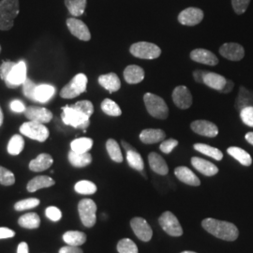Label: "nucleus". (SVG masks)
Segmentation results:
<instances>
[{"label":"nucleus","mask_w":253,"mask_h":253,"mask_svg":"<svg viewBox=\"0 0 253 253\" xmlns=\"http://www.w3.org/2000/svg\"><path fill=\"white\" fill-rule=\"evenodd\" d=\"M202 226L204 227L209 234L216 236L219 239L226 241H235L238 237V229L235 224L217 220L215 218H206L202 221Z\"/></svg>","instance_id":"f257e3e1"},{"label":"nucleus","mask_w":253,"mask_h":253,"mask_svg":"<svg viewBox=\"0 0 253 253\" xmlns=\"http://www.w3.org/2000/svg\"><path fill=\"white\" fill-rule=\"evenodd\" d=\"M19 14L18 0L0 1V30L7 31L11 29L14 19Z\"/></svg>","instance_id":"f03ea898"},{"label":"nucleus","mask_w":253,"mask_h":253,"mask_svg":"<svg viewBox=\"0 0 253 253\" xmlns=\"http://www.w3.org/2000/svg\"><path fill=\"white\" fill-rule=\"evenodd\" d=\"M145 107L150 116L158 119H166L169 115V109L163 98L152 94L146 93L144 96Z\"/></svg>","instance_id":"7ed1b4c3"},{"label":"nucleus","mask_w":253,"mask_h":253,"mask_svg":"<svg viewBox=\"0 0 253 253\" xmlns=\"http://www.w3.org/2000/svg\"><path fill=\"white\" fill-rule=\"evenodd\" d=\"M63 113L61 115L62 121L65 125L72 126L76 128L85 129L90 124L89 117L85 116L80 111L73 108V106L63 107Z\"/></svg>","instance_id":"20e7f679"},{"label":"nucleus","mask_w":253,"mask_h":253,"mask_svg":"<svg viewBox=\"0 0 253 253\" xmlns=\"http://www.w3.org/2000/svg\"><path fill=\"white\" fill-rule=\"evenodd\" d=\"M87 85V77L84 73L75 75L72 81L67 84L60 91V97L63 99H74L85 92Z\"/></svg>","instance_id":"39448f33"},{"label":"nucleus","mask_w":253,"mask_h":253,"mask_svg":"<svg viewBox=\"0 0 253 253\" xmlns=\"http://www.w3.org/2000/svg\"><path fill=\"white\" fill-rule=\"evenodd\" d=\"M129 51L133 56L142 59H156L162 54V50L159 46L146 42L132 44L129 48Z\"/></svg>","instance_id":"423d86ee"},{"label":"nucleus","mask_w":253,"mask_h":253,"mask_svg":"<svg viewBox=\"0 0 253 253\" xmlns=\"http://www.w3.org/2000/svg\"><path fill=\"white\" fill-rule=\"evenodd\" d=\"M22 134L38 142H45L49 137V129L43 124L35 121H28L20 126Z\"/></svg>","instance_id":"0eeeda50"},{"label":"nucleus","mask_w":253,"mask_h":253,"mask_svg":"<svg viewBox=\"0 0 253 253\" xmlns=\"http://www.w3.org/2000/svg\"><path fill=\"white\" fill-rule=\"evenodd\" d=\"M78 211L82 223L87 228L95 225L97 220V205L91 199H83L78 204Z\"/></svg>","instance_id":"6e6552de"},{"label":"nucleus","mask_w":253,"mask_h":253,"mask_svg":"<svg viewBox=\"0 0 253 253\" xmlns=\"http://www.w3.org/2000/svg\"><path fill=\"white\" fill-rule=\"evenodd\" d=\"M160 225L162 226L164 232L171 236H181L183 235V229L181 224L172 212L166 211L159 218Z\"/></svg>","instance_id":"1a4fd4ad"},{"label":"nucleus","mask_w":253,"mask_h":253,"mask_svg":"<svg viewBox=\"0 0 253 253\" xmlns=\"http://www.w3.org/2000/svg\"><path fill=\"white\" fill-rule=\"evenodd\" d=\"M27 79V65L25 61H20L14 65L5 83L9 88H17Z\"/></svg>","instance_id":"9d476101"},{"label":"nucleus","mask_w":253,"mask_h":253,"mask_svg":"<svg viewBox=\"0 0 253 253\" xmlns=\"http://www.w3.org/2000/svg\"><path fill=\"white\" fill-rule=\"evenodd\" d=\"M130 226L133 233L140 240L147 242L152 238L153 231L145 218L139 217L132 218L130 220Z\"/></svg>","instance_id":"9b49d317"},{"label":"nucleus","mask_w":253,"mask_h":253,"mask_svg":"<svg viewBox=\"0 0 253 253\" xmlns=\"http://www.w3.org/2000/svg\"><path fill=\"white\" fill-rule=\"evenodd\" d=\"M66 24L73 36L84 42H88L90 40V31L87 26L81 20L76 18L67 19Z\"/></svg>","instance_id":"f8f14e48"},{"label":"nucleus","mask_w":253,"mask_h":253,"mask_svg":"<svg viewBox=\"0 0 253 253\" xmlns=\"http://www.w3.org/2000/svg\"><path fill=\"white\" fill-rule=\"evenodd\" d=\"M24 114L29 121H35L42 124L49 123L53 119V114L50 110L38 106L27 107Z\"/></svg>","instance_id":"ddd939ff"},{"label":"nucleus","mask_w":253,"mask_h":253,"mask_svg":"<svg viewBox=\"0 0 253 253\" xmlns=\"http://www.w3.org/2000/svg\"><path fill=\"white\" fill-rule=\"evenodd\" d=\"M204 19V11L198 8H188L182 10L178 15L181 25L193 27L200 24Z\"/></svg>","instance_id":"4468645a"},{"label":"nucleus","mask_w":253,"mask_h":253,"mask_svg":"<svg viewBox=\"0 0 253 253\" xmlns=\"http://www.w3.org/2000/svg\"><path fill=\"white\" fill-rule=\"evenodd\" d=\"M172 100L178 108L186 110L192 104V96L187 86L178 85L172 91Z\"/></svg>","instance_id":"2eb2a0df"},{"label":"nucleus","mask_w":253,"mask_h":253,"mask_svg":"<svg viewBox=\"0 0 253 253\" xmlns=\"http://www.w3.org/2000/svg\"><path fill=\"white\" fill-rule=\"evenodd\" d=\"M219 54L229 60L239 61L244 57V48L238 43L229 42L223 44L219 48Z\"/></svg>","instance_id":"dca6fc26"},{"label":"nucleus","mask_w":253,"mask_h":253,"mask_svg":"<svg viewBox=\"0 0 253 253\" xmlns=\"http://www.w3.org/2000/svg\"><path fill=\"white\" fill-rule=\"evenodd\" d=\"M191 129L199 134V135L206 136V137H216L218 133L217 126L208 120H196L193 121L190 125Z\"/></svg>","instance_id":"f3484780"},{"label":"nucleus","mask_w":253,"mask_h":253,"mask_svg":"<svg viewBox=\"0 0 253 253\" xmlns=\"http://www.w3.org/2000/svg\"><path fill=\"white\" fill-rule=\"evenodd\" d=\"M190 58L198 63L205 64L208 66H216L218 63L216 54L208 51L207 49H195L190 53Z\"/></svg>","instance_id":"a211bd4d"},{"label":"nucleus","mask_w":253,"mask_h":253,"mask_svg":"<svg viewBox=\"0 0 253 253\" xmlns=\"http://www.w3.org/2000/svg\"><path fill=\"white\" fill-rule=\"evenodd\" d=\"M191 164L198 172L207 176H213L218 172V168L215 164L198 157H193L191 159Z\"/></svg>","instance_id":"6ab92c4d"},{"label":"nucleus","mask_w":253,"mask_h":253,"mask_svg":"<svg viewBox=\"0 0 253 253\" xmlns=\"http://www.w3.org/2000/svg\"><path fill=\"white\" fill-rule=\"evenodd\" d=\"M174 174L175 176L183 183L193 186V187H198L201 184V181L197 177V175L192 172L188 167L185 166H180L175 168L174 170Z\"/></svg>","instance_id":"aec40b11"},{"label":"nucleus","mask_w":253,"mask_h":253,"mask_svg":"<svg viewBox=\"0 0 253 253\" xmlns=\"http://www.w3.org/2000/svg\"><path fill=\"white\" fill-rule=\"evenodd\" d=\"M54 163L52 156L49 154H40L36 159L29 163V169L33 172H42L49 169Z\"/></svg>","instance_id":"412c9836"},{"label":"nucleus","mask_w":253,"mask_h":253,"mask_svg":"<svg viewBox=\"0 0 253 253\" xmlns=\"http://www.w3.org/2000/svg\"><path fill=\"white\" fill-rule=\"evenodd\" d=\"M148 163L152 171L161 175H166L169 172V168L163 157L156 152L148 155Z\"/></svg>","instance_id":"4be33fe9"},{"label":"nucleus","mask_w":253,"mask_h":253,"mask_svg":"<svg viewBox=\"0 0 253 253\" xmlns=\"http://www.w3.org/2000/svg\"><path fill=\"white\" fill-rule=\"evenodd\" d=\"M99 84L100 85L108 90L110 93L117 92L121 87V83L116 73H111L108 74H103L99 77Z\"/></svg>","instance_id":"5701e85b"},{"label":"nucleus","mask_w":253,"mask_h":253,"mask_svg":"<svg viewBox=\"0 0 253 253\" xmlns=\"http://www.w3.org/2000/svg\"><path fill=\"white\" fill-rule=\"evenodd\" d=\"M165 139V132L159 128H147L140 133V140L146 145L156 144Z\"/></svg>","instance_id":"b1692460"},{"label":"nucleus","mask_w":253,"mask_h":253,"mask_svg":"<svg viewBox=\"0 0 253 253\" xmlns=\"http://www.w3.org/2000/svg\"><path fill=\"white\" fill-rule=\"evenodd\" d=\"M124 78L130 84L141 83L145 79V71L137 65L127 66L124 71Z\"/></svg>","instance_id":"393cba45"},{"label":"nucleus","mask_w":253,"mask_h":253,"mask_svg":"<svg viewBox=\"0 0 253 253\" xmlns=\"http://www.w3.org/2000/svg\"><path fill=\"white\" fill-rule=\"evenodd\" d=\"M227 79L222 75H219L217 73H208L204 76V84H207L208 87L213 88L215 90L221 91L225 84H226Z\"/></svg>","instance_id":"a878e982"},{"label":"nucleus","mask_w":253,"mask_h":253,"mask_svg":"<svg viewBox=\"0 0 253 253\" xmlns=\"http://www.w3.org/2000/svg\"><path fill=\"white\" fill-rule=\"evenodd\" d=\"M54 185V180L47 175H39L28 182L27 189L29 192H35L37 190L49 188Z\"/></svg>","instance_id":"bb28decb"},{"label":"nucleus","mask_w":253,"mask_h":253,"mask_svg":"<svg viewBox=\"0 0 253 253\" xmlns=\"http://www.w3.org/2000/svg\"><path fill=\"white\" fill-rule=\"evenodd\" d=\"M69 161L71 164L77 167V168H83L85 167L87 165H89L92 163V156L88 152L86 153H77L74 151H71L69 153Z\"/></svg>","instance_id":"cd10ccee"},{"label":"nucleus","mask_w":253,"mask_h":253,"mask_svg":"<svg viewBox=\"0 0 253 253\" xmlns=\"http://www.w3.org/2000/svg\"><path fill=\"white\" fill-rule=\"evenodd\" d=\"M227 152L244 166H251L253 163V159L251 155L240 147L231 146L227 149Z\"/></svg>","instance_id":"c85d7f7f"},{"label":"nucleus","mask_w":253,"mask_h":253,"mask_svg":"<svg viewBox=\"0 0 253 253\" xmlns=\"http://www.w3.org/2000/svg\"><path fill=\"white\" fill-rule=\"evenodd\" d=\"M55 93V88L50 84H40L37 85L35 90V101L39 102H47Z\"/></svg>","instance_id":"c756f323"},{"label":"nucleus","mask_w":253,"mask_h":253,"mask_svg":"<svg viewBox=\"0 0 253 253\" xmlns=\"http://www.w3.org/2000/svg\"><path fill=\"white\" fill-rule=\"evenodd\" d=\"M63 240L65 243L70 246H81L86 241V235L79 231H68L63 235Z\"/></svg>","instance_id":"7c9ffc66"},{"label":"nucleus","mask_w":253,"mask_h":253,"mask_svg":"<svg viewBox=\"0 0 253 253\" xmlns=\"http://www.w3.org/2000/svg\"><path fill=\"white\" fill-rule=\"evenodd\" d=\"M65 6L74 17L84 14L86 7V0H65Z\"/></svg>","instance_id":"2f4dec72"},{"label":"nucleus","mask_w":253,"mask_h":253,"mask_svg":"<svg viewBox=\"0 0 253 253\" xmlns=\"http://www.w3.org/2000/svg\"><path fill=\"white\" fill-rule=\"evenodd\" d=\"M18 223L26 229H37L41 224V218L36 213H27L19 217Z\"/></svg>","instance_id":"473e14b6"},{"label":"nucleus","mask_w":253,"mask_h":253,"mask_svg":"<svg viewBox=\"0 0 253 253\" xmlns=\"http://www.w3.org/2000/svg\"><path fill=\"white\" fill-rule=\"evenodd\" d=\"M93 146V140L90 138L82 137L73 140L71 144L72 150L77 153H86Z\"/></svg>","instance_id":"72a5a7b5"},{"label":"nucleus","mask_w":253,"mask_h":253,"mask_svg":"<svg viewBox=\"0 0 253 253\" xmlns=\"http://www.w3.org/2000/svg\"><path fill=\"white\" fill-rule=\"evenodd\" d=\"M193 147H194L195 150L199 151L202 154H205L208 157H211L212 159H214L216 161H221L222 158H223L222 152L216 147L205 145V144H195L193 145Z\"/></svg>","instance_id":"f704fd0d"},{"label":"nucleus","mask_w":253,"mask_h":253,"mask_svg":"<svg viewBox=\"0 0 253 253\" xmlns=\"http://www.w3.org/2000/svg\"><path fill=\"white\" fill-rule=\"evenodd\" d=\"M126 161L128 165L133 168L134 170H137L139 172L143 171L145 169V163L141 157V155L136 151L135 149L126 151Z\"/></svg>","instance_id":"c9c22d12"},{"label":"nucleus","mask_w":253,"mask_h":253,"mask_svg":"<svg viewBox=\"0 0 253 253\" xmlns=\"http://www.w3.org/2000/svg\"><path fill=\"white\" fill-rule=\"evenodd\" d=\"M106 149L108 152L110 158L116 162V163H120L123 162V156L121 153L120 146L118 144V142L114 139H109L106 142Z\"/></svg>","instance_id":"e433bc0d"},{"label":"nucleus","mask_w":253,"mask_h":253,"mask_svg":"<svg viewBox=\"0 0 253 253\" xmlns=\"http://www.w3.org/2000/svg\"><path fill=\"white\" fill-rule=\"evenodd\" d=\"M25 146V141L23 137L19 134L12 136L8 145V152L12 156H17L21 153Z\"/></svg>","instance_id":"4c0bfd02"},{"label":"nucleus","mask_w":253,"mask_h":253,"mask_svg":"<svg viewBox=\"0 0 253 253\" xmlns=\"http://www.w3.org/2000/svg\"><path fill=\"white\" fill-rule=\"evenodd\" d=\"M101 110L104 114L110 117H119L122 114V111L114 100L105 99L101 102Z\"/></svg>","instance_id":"58836bf2"},{"label":"nucleus","mask_w":253,"mask_h":253,"mask_svg":"<svg viewBox=\"0 0 253 253\" xmlns=\"http://www.w3.org/2000/svg\"><path fill=\"white\" fill-rule=\"evenodd\" d=\"M74 190L79 194L90 195L97 191V186L91 181L82 180L75 184Z\"/></svg>","instance_id":"ea45409f"},{"label":"nucleus","mask_w":253,"mask_h":253,"mask_svg":"<svg viewBox=\"0 0 253 253\" xmlns=\"http://www.w3.org/2000/svg\"><path fill=\"white\" fill-rule=\"evenodd\" d=\"M118 252L119 253H138V248L129 238H123L118 242Z\"/></svg>","instance_id":"a19ab883"},{"label":"nucleus","mask_w":253,"mask_h":253,"mask_svg":"<svg viewBox=\"0 0 253 253\" xmlns=\"http://www.w3.org/2000/svg\"><path fill=\"white\" fill-rule=\"evenodd\" d=\"M40 205V200L37 198H28V199L19 201L14 205V209L16 211H24L27 209H32Z\"/></svg>","instance_id":"79ce46f5"},{"label":"nucleus","mask_w":253,"mask_h":253,"mask_svg":"<svg viewBox=\"0 0 253 253\" xmlns=\"http://www.w3.org/2000/svg\"><path fill=\"white\" fill-rule=\"evenodd\" d=\"M72 106L73 108L80 111L83 114H84L85 116H87L89 118L92 116V114L94 113V106L89 100H80V101H77L75 104H73Z\"/></svg>","instance_id":"37998d69"},{"label":"nucleus","mask_w":253,"mask_h":253,"mask_svg":"<svg viewBox=\"0 0 253 253\" xmlns=\"http://www.w3.org/2000/svg\"><path fill=\"white\" fill-rule=\"evenodd\" d=\"M15 183V176L8 169L0 166V184L3 186H11Z\"/></svg>","instance_id":"c03bdc74"},{"label":"nucleus","mask_w":253,"mask_h":253,"mask_svg":"<svg viewBox=\"0 0 253 253\" xmlns=\"http://www.w3.org/2000/svg\"><path fill=\"white\" fill-rule=\"evenodd\" d=\"M240 118L245 125L253 127V106H246L241 109Z\"/></svg>","instance_id":"a18cd8bd"},{"label":"nucleus","mask_w":253,"mask_h":253,"mask_svg":"<svg viewBox=\"0 0 253 253\" xmlns=\"http://www.w3.org/2000/svg\"><path fill=\"white\" fill-rule=\"evenodd\" d=\"M24 86V93L28 99L34 100L35 101V90H36L37 85L29 79H27L25 83L23 84Z\"/></svg>","instance_id":"49530a36"},{"label":"nucleus","mask_w":253,"mask_h":253,"mask_svg":"<svg viewBox=\"0 0 253 253\" xmlns=\"http://www.w3.org/2000/svg\"><path fill=\"white\" fill-rule=\"evenodd\" d=\"M251 0H232V5L237 14H243L248 9Z\"/></svg>","instance_id":"de8ad7c7"},{"label":"nucleus","mask_w":253,"mask_h":253,"mask_svg":"<svg viewBox=\"0 0 253 253\" xmlns=\"http://www.w3.org/2000/svg\"><path fill=\"white\" fill-rule=\"evenodd\" d=\"M45 215L46 217L54 222L59 221L62 217V213H61L60 209L55 208V207H49V208H46Z\"/></svg>","instance_id":"09e8293b"},{"label":"nucleus","mask_w":253,"mask_h":253,"mask_svg":"<svg viewBox=\"0 0 253 253\" xmlns=\"http://www.w3.org/2000/svg\"><path fill=\"white\" fill-rule=\"evenodd\" d=\"M178 145V141L175 139H169L166 141H163V143L160 145L161 150L163 153L170 154L172 150Z\"/></svg>","instance_id":"8fccbe9b"},{"label":"nucleus","mask_w":253,"mask_h":253,"mask_svg":"<svg viewBox=\"0 0 253 253\" xmlns=\"http://www.w3.org/2000/svg\"><path fill=\"white\" fill-rule=\"evenodd\" d=\"M15 64L16 63L11 62V61H5L2 63V65L0 66V76H1L2 80L5 81L7 79V77L9 76V73L11 72V70Z\"/></svg>","instance_id":"3c124183"},{"label":"nucleus","mask_w":253,"mask_h":253,"mask_svg":"<svg viewBox=\"0 0 253 253\" xmlns=\"http://www.w3.org/2000/svg\"><path fill=\"white\" fill-rule=\"evenodd\" d=\"M10 109L16 113H24L26 111L25 104L20 100H13L10 103Z\"/></svg>","instance_id":"603ef678"},{"label":"nucleus","mask_w":253,"mask_h":253,"mask_svg":"<svg viewBox=\"0 0 253 253\" xmlns=\"http://www.w3.org/2000/svg\"><path fill=\"white\" fill-rule=\"evenodd\" d=\"M15 235V233L6 227H0V239H6L11 238Z\"/></svg>","instance_id":"864d4df0"},{"label":"nucleus","mask_w":253,"mask_h":253,"mask_svg":"<svg viewBox=\"0 0 253 253\" xmlns=\"http://www.w3.org/2000/svg\"><path fill=\"white\" fill-rule=\"evenodd\" d=\"M58 253H84L80 248L75 246H66L59 250Z\"/></svg>","instance_id":"5fc2aeb1"},{"label":"nucleus","mask_w":253,"mask_h":253,"mask_svg":"<svg viewBox=\"0 0 253 253\" xmlns=\"http://www.w3.org/2000/svg\"><path fill=\"white\" fill-rule=\"evenodd\" d=\"M207 73H208L207 71H195L193 73L194 80L197 83H204V76L206 75Z\"/></svg>","instance_id":"6e6d98bb"},{"label":"nucleus","mask_w":253,"mask_h":253,"mask_svg":"<svg viewBox=\"0 0 253 253\" xmlns=\"http://www.w3.org/2000/svg\"><path fill=\"white\" fill-rule=\"evenodd\" d=\"M234 83L231 81V80H227L226 84L224 86V88L222 90L220 91L221 93H229L230 91H232L233 87H234Z\"/></svg>","instance_id":"4d7b16f0"},{"label":"nucleus","mask_w":253,"mask_h":253,"mask_svg":"<svg viewBox=\"0 0 253 253\" xmlns=\"http://www.w3.org/2000/svg\"><path fill=\"white\" fill-rule=\"evenodd\" d=\"M17 253H28V245L26 242L20 243L17 249Z\"/></svg>","instance_id":"13d9d810"},{"label":"nucleus","mask_w":253,"mask_h":253,"mask_svg":"<svg viewBox=\"0 0 253 253\" xmlns=\"http://www.w3.org/2000/svg\"><path fill=\"white\" fill-rule=\"evenodd\" d=\"M245 138H246V140H247L251 145H253V132H249V133H247L246 136H245Z\"/></svg>","instance_id":"bf43d9fd"},{"label":"nucleus","mask_w":253,"mask_h":253,"mask_svg":"<svg viewBox=\"0 0 253 253\" xmlns=\"http://www.w3.org/2000/svg\"><path fill=\"white\" fill-rule=\"evenodd\" d=\"M122 145H123V147L126 149V151H129V150H133V149H134L131 145L126 143L125 141H122Z\"/></svg>","instance_id":"052dcab7"},{"label":"nucleus","mask_w":253,"mask_h":253,"mask_svg":"<svg viewBox=\"0 0 253 253\" xmlns=\"http://www.w3.org/2000/svg\"><path fill=\"white\" fill-rule=\"evenodd\" d=\"M3 120H4V115H3L2 109L0 107V126H2V124H3Z\"/></svg>","instance_id":"680f3d73"},{"label":"nucleus","mask_w":253,"mask_h":253,"mask_svg":"<svg viewBox=\"0 0 253 253\" xmlns=\"http://www.w3.org/2000/svg\"><path fill=\"white\" fill-rule=\"evenodd\" d=\"M193 253V252H189V251H188V252H183V253Z\"/></svg>","instance_id":"e2e57ef3"},{"label":"nucleus","mask_w":253,"mask_h":253,"mask_svg":"<svg viewBox=\"0 0 253 253\" xmlns=\"http://www.w3.org/2000/svg\"><path fill=\"white\" fill-rule=\"evenodd\" d=\"M0 53H1V45H0Z\"/></svg>","instance_id":"0e129e2a"}]
</instances>
